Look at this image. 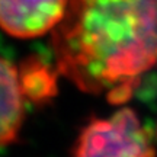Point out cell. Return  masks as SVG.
<instances>
[{"label":"cell","mask_w":157,"mask_h":157,"mask_svg":"<svg viewBox=\"0 0 157 157\" xmlns=\"http://www.w3.org/2000/svg\"><path fill=\"white\" fill-rule=\"evenodd\" d=\"M68 0H0V28L15 38H35L56 28Z\"/></svg>","instance_id":"3"},{"label":"cell","mask_w":157,"mask_h":157,"mask_svg":"<svg viewBox=\"0 0 157 157\" xmlns=\"http://www.w3.org/2000/svg\"><path fill=\"white\" fill-rule=\"evenodd\" d=\"M74 156H153V148L140 119L129 108H122L106 119L90 121L71 148Z\"/></svg>","instance_id":"2"},{"label":"cell","mask_w":157,"mask_h":157,"mask_svg":"<svg viewBox=\"0 0 157 157\" xmlns=\"http://www.w3.org/2000/svg\"><path fill=\"white\" fill-rule=\"evenodd\" d=\"M52 48L78 89L122 103L157 66V0H68Z\"/></svg>","instance_id":"1"},{"label":"cell","mask_w":157,"mask_h":157,"mask_svg":"<svg viewBox=\"0 0 157 157\" xmlns=\"http://www.w3.org/2000/svg\"><path fill=\"white\" fill-rule=\"evenodd\" d=\"M23 99L17 68L0 57V147L17 140L25 115Z\"/></svg>","instance_id":"4"},{"label":"cell","mask_w":157,"mask_h":157,"mask_svg":"<svg viewBox=\"0 0 157 157\" xmlns=\"http://www.w3.org/2000/svg\"><path fill=\"white\" fill-rule=\"evenodd\" d=\"M17 71L25 99L35 103H45L57 95L56 73L38 57L26 58Z\"/></svg>","instance_id":"5"}]
</instances>
